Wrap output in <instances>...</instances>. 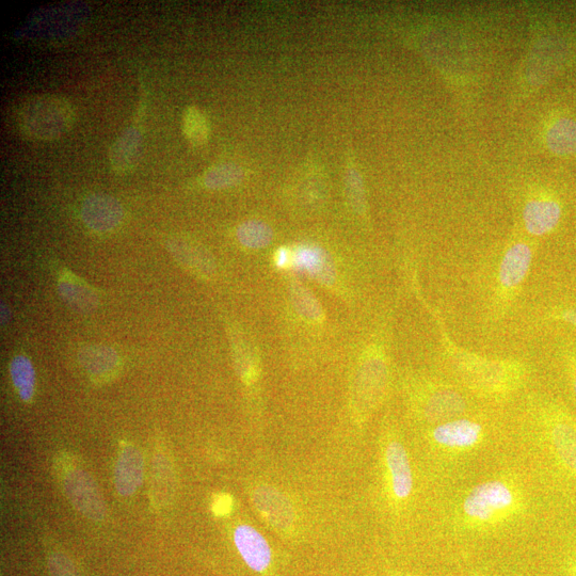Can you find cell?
Here are the masks:
<instances>
[{"mask_svg":"<svg viewBox=\"0 0 576 576\" xmlns=\"http://www.w3.org/2000/svg\"><path fill=\"white\" fill-rule=\"evenodd\" d=\"M431 313L436 317L445 358L466 387L480 396L503 399L523 386L530 375V366L525 362L489 358L458 346L439 313L435 309H431Z\"/></svg>","mask_w":576,"mask_h":576,"instance_id":"1","label":"cell"},{"mask_svg":"<svg viewBox=\"0 0 576 576\" xmlns=\"http://www.w3.org/2000/svg\"><path fill=\"white\" fill-rule=\"evenodd\" d=\"M534 260V249L526 240L510 243L492 261L486 279V320L499 324L515 306L524 283L530 275Z\"/></svg>","mask_w":576,"mask_h":576,"instance_id":"2","label":"cell"},{"mask_svg":"<svg viewBox=\"0 0 576 576\" xmlns=\"http://www.w3.org/2000/svg\"><path fill=\"white\" fill-rule=\"evenodd\" d=\"M75 119L74 109L66 99L42 94L23 103L18 112V126L27 138L51 141L67 134Z\"/></svg>","mask_w":576,"mask_h":576,"instance_id":"3","label":"cell"},{"mask_svg":"<svg viewBox=\"0 0 576 576\" xmlns=\"http://www.w3.org/2000/svg\"><path fill=\"white\" fill-rule=\"evenodd\" d=\"M516 493L502 480H491L476 486L463 501V514L476 523L502 519L515 507Z\"/></svg>","mask_w":576,"mask_h":576,"instance_id":"4","label":"cell"},{"mask_svg":"<svg viewBox=\"0 0 576 576\" xmlns=\"http://www.w3.org/2000/svg\"><path fill=\"white\" fill-rule=\"evenodd\" d=\"M539 416L558 458L576 476V424L562 407L553 404L542 406Z\"/></svg>","mask_w":576,"mask_h":576,"instance_id":"5","label":"cell"},{"mask_svg":"<svg viewBox=\"0 0 576 576\" xmlns=\"http://www.w3.org/2000/svg\"><path fill=\"white\" fill-rule=\"evenodd\" d=\"M466 399L446 383L427 382L420 394L423 418L431 423L458 419L466 411Z\"/></svg>","mask_w":576,"mask_h":576,"instance_id":"6","label":"cell"},{"mask_svg":"<svg viewBox=\"0 0 576 576\" xmlns=\"http://www.w3.org/2000/svg\"><path fill=\"white\" fill-rule=\"evenodd\" d=\"M389 381V366L382 344L373 346L363 361L357 377V392L366 409L381 402Z\"/></svg>","mask_w":576,"mask_h":576,"instance_id":"7","label":"cell"},{"mask_svg":"<svg viewBox=\"0 0 576 576\" xmlns=\"http://www.w3.org/2000/svg\"><path fill=\"white\" fill-rule=\"evenodd\" d=\"M64 488L77 510L92 520L105 517V506L98 487L83 470H73L64 477Z\"/></svg>","mask_w":576,"mask_h":576,"instance_id":"8","label":"cell"},{"mask_svg":"<svg viewBox=\"0 0 576 576\" xmlns=\"http://www.w3.org/2000/svg\"><path fill=\"white\" fill-rule=\"evenodd\" d=\"M167 248L175 261L192 274L204 279H210L216 274L217 265L213 255L196 240L174 235L168 239Z\"/></svg>","mask_w":576,"mask_h":576,"instance_id":"9","label":"cell"},{"mask_svg":"<svg viewBox=\"0 0 576 576\" xmlns=\"http://www.w3.org/2000/svg\"><path fill=\"white\" fill-rule=\"evenodd\" d=\"M82 219L90 230L109 233L121 226L124 208L115 198L100 194L92 195L82 205Z\"/></svg>","mask_w":576,"mask_h":576,"instance_id":"10","label":"cell"},{"mask_svg":"<svg viewBox=\"0 0 576 576\" xmlns=\"http://www.w3.org/2000/svg\"><path fill=\"white\" fill-rule=\"evenodd\" d=\"M484 436L483 426L469 419H454L440 423L431 432L432 440L450 450H469Z\"/></svg>","mask_w":576,"mask_h":576,"instance_id":"11","label":"cell"},{"mask_svg":"<svg viewBox=\"0 0 576 576\" xmlns=\"http://www.w3.org/2000/svg\"><path fill=\"white\" fill-rule=\"evenodd\" d=\"M292 251L294 267L306 271L318 283L331 286L336 279V269L331 254L317 245H300Z\"/></svg>","mask_w":576,"mask_h":576,"instance_id":"12","label":"cell"},{"mask_svg":"<svg viewBox=\"0 0 576 576\" xmlns=\"http://www.w3.org/2000/svg\"><path fill=\"white\" fill-rule=\"evenodd\" d=\"M234 543L245 563L255 572L264 573L272 562L268 542L254 527L239 525L234 532Z\"/></svg>","mask_w":576,"mask_h":576,"instance_id":"13","label":"cell"},{"mask_svg":"<svg viewBox=\"0 0 576 576\" xmlns=\"http://www.w3.org/2000/svg\"><path fill=\"white\" fill-rule=\"evenodd\" d=\"M522 217L528 234L547 235L558 226L562 206L554 199L536 198L526 202Z\"/></svg>","mask_w":576,"mask_h":576,"instance_id":"14","label":"cell"},{"mask_svg":"<svg viewBox=\"0 0 576 576\" xmlns=\"http://www.w3.org/2000/svg\"><path fill=\"white\" fill-rule=\"evenodd\" d=\"M143 148V137L136 127H128L116 139L109 150V163L119 175L133 171L139 163Z\"/></svg>","mask_w":576,"mask_h":576,"instance_id":"15","label":"cell"},{"mask_svg":"<svg viewBox=\"0 0 576 576\" xmlns=\"http://www.w3.org/2000/svg\"><path fill=\"white\" fill-rule=\"evenodd\" d=\"M386 461L395 498L408 499L413 489V476L409 456L402 443L393 441L388 445Z\"/></svg>","mask_w":576,"mask_h":576,"instance_id":"16","label":"cell"},{"mask_svg":"<svg viewBox=\"0 0 576 576\" xmlns=\"http://www.w3.org/2000/svg\"><path fill=\"white\" fill-rule=\"evenodd\" d=\"M144 461L136 446H125L120 453L115 470V484L122 496L134 494L142 483Z\"/></svg>","mask_w":576,"mask_h":576,"instance_id":"17","label":"cell"},{"mask_svg":"<svg viewBox=\"0 0 576 576\" xmlns=\"http://www.w3.org/2000/svg\"><path fill=\"white\" fill-rule=\"evenodd\" d=\"M58 290L64 301L79 311H90L100 302L98 291L68 270L61 272Z\"/></svg>","mask_w":576,"mask_h":576,"instance_id":"18","label":"cell"},{"mask_svg":"<svg viewBox=\"0 0 576 576\" xmlns=\"http://www.w3.org/2000/svg\"><path fill=\"white\" fill-rule=\"evenodd\" d=\"M80 362L94 380H107L115 376L120 366L118 352L109 346H88L80 351Z\"/></svg>","mask_w":576,"mask_h":576,"instance_id":"19","label":"cell"},{"mask_svg":"<svg viewBox=\"0 0 576 576\" xmlns=\"http://www.w3.org/2000/svg\"><path fill=\"white\" fill-rule=\"evenodd\" d=\"M255 502L275 526L288 527L292 524L293 509L277 491L261 488L255 492Z\"/></svg>","mask_w":576,"mask_h":576,"instance_id":"20","label":"cell"},{"mask_svg":"<svg viewBox=\"0 0 576 576\" xmlns=\"http://www.w3.org/2000/svg\"><path fill=\"white\" fill-rule=\"evenodd\" d=\"M548 147L556 155L568 156L576 153V122L560 119L550 128L547 135Z\"/></svg>","mask_w":576,"mask_h":576,"instance_id":"21","label":"cell"},{"mask_svg":"<svg viewBox=\"0 0 576 576\" xmlns=\"http://www.w3.org/2000/svg\"><path fill=\"white\" fill-rule=\"evenodd\" d=\"M10 375L16 391L24 402H30L35 393L36 374L31 361L25 356H16L10 364Z\"/></svg>","mask_w":576,"mask_h":576,"instance_id":"22","label":"cell"},{"mask_svg":"<svg viewBox=\"0 0 576 576\" xmlns=\"http://www.w3.org/2000/svg\"><path fill=\"white\" fill-rule=\"evenodd\" d=\"M290 295L297 313L310 322H319L324 317V311L316 297L299 282H292Z\"/></svg>","mask_w":576,"mask_h":576,"instance_id":"23","label":"cell"},{"mask_svg":"<svg viewBox=\"0 0 576 576\" xmlns=\"http://www.w3.org/2000/svg\"><path fill=\"white\" fill-rule=\"evenodd\" d=\"M237 238L240 244L249 249H263L271 244L274 232L265 222L249 220L240 224Z\"/></svg>","mask_w":576,"mask_h":576,"instance_id":"24","label":"cell"},{"mask_svg":"<svg viewBox=\"0 0 576 576\" xmlns=\"http://www.w3.org/2000/svg\"><path fill=\"white\" fill-rule=\"evenodd\" d=\"M244 179V171L234 164H221L208 169L204 174L205 187L213 190L227 189Z\"/></svg>","mask_w":576,"mask_h":576,"instance_id":"25","label":"cell"},{"mask_svg":"<svg viewBox=\"0 0 576 576\" xmlns=\"http://www.w3.org/2000/svg\"><path fill=\"white\" fill-rule=\"evenodd\" d=\"M183 131L186 139L194 146H202L210 137V125L196 107H189L185 110L183 117Z\"/></svg>","mask_w":576,"mask_h":576,"instance_id":"26","label":"cell"},{"mask_svg":"<svg viewBox=\"0 0 576 576\" xmlns=\"http://www.w3.org/2000/svg\"><path fill=\"white\" fill-rule=\"evenodd\" d=\"M348 199L354 210L362 214L365 211V196L358 174L351 173L347 178Z\"/></svg>","mask_w":576,"mask_h":576,"instance_id":"27","label":"cell"},{"mask_svg":"<svg viewBox=\"0 0 576 576\" xmlns=\"http://www.w3.org/2000/svg\"><path fill=\"white\" fill-rule=\"evenodd\" d=\"M546 319L576 328V306L574 304H570V306L562 304V306L553 307L547 312Z\"/></svg>","mask_w":576,"mask_h":576,"instance_id":"28","label":"cell"},{"mask_svg":"<svg viewBox=\"0 0 576 576\" xmlns=\"http://www.w3.org/2000/svg\"><path fill=\"white\" fill-rule=\"evenodd\" d=\"M562 349L576 398V344H567Z\"/></svg>","mask_w":576,"mask_h":576,"instance_id":"29","label":"cell"},{"mask_svg":"<svg viewBox=\"0 0 576 576\" xmlns=\"http://www.w3.org/2000/svg\"><path fill=\"white\" fill-rule=\"evenodd\" d=\"M230 507L231 501L228 496H220V498L215 503L214 510L217 515L223 516L228 514Z\"/></svg>","mask_w":576,"mask_h":576,"instance_id":"30","label":"cell"},{"mask_svg":"<svg viewBox=\"0 0 576 576\" xmlns=\"http://www.w3.org/2000/svg\"><path fill=\"white\" fill-rule=\"evenodd\" d=\"M276 263L279 267H286L292 264V251L281 248L276 254Z\"/></svg>","mask_w":576,"mask_h":576,"instance_id":"31","label":"cell"}]
</instances>
